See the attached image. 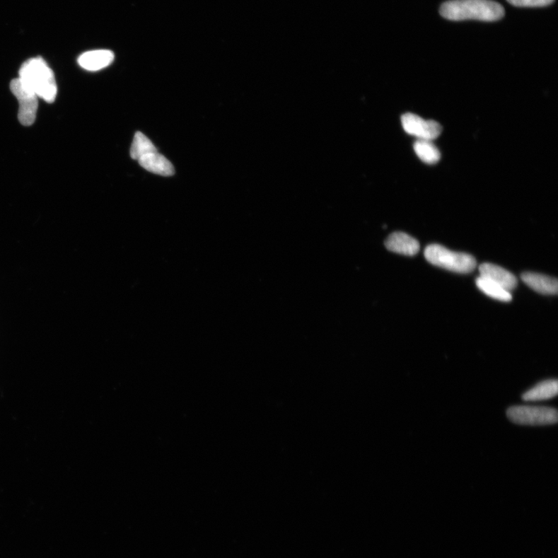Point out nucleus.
<instances>
[{"label": "nucleus", "mask_w": 558, "mask_h": 558, "mask_svg": "<svg viewBox=\"0 0 558 558\" xmlns=\"http://www.w3.org/2000/svg\"><path fill=\"white\" fill-rule=\"evenodd\" d=\"M479 272L480 277L496 282L508 292L513 290L518 284L514 274L496 265L484 263L479 266Z\"/></svg>", "instance_id": "nucleus-8"}, {"label": "nucleus", "mask_w": 558, "mask_h": 558, "mask_svg": "<svg viewBox=\"0 0 558 558\" xmlns=\"http://www.w3.org/2000/svg\"><path fill=\"white\" fill-rule=\"evenodd\" d=\"M11 90L19 102L18 119L23 126L34 124L38 109V97L18 79L11 81Z\"/></svg>", "instance_id": "nucleus-5"}, {"label": "nucleus", "mask_w": 558, "mask_h": 558, "mask_svg": "<svg viewBox=\"0 0 558 558\" xmlns=\"http://www.w3.org/2000/svg\"><path fill=\"white\" fill-rule=\"evenodd\" d=\"M140 165L147 171L161 176H172L175 169L171 163L158 151L147 153L139 159Z\"/></svg>", "instance_id": "nucleus-11"}, {"label": "nucleus", "mask_w": 558, "mask_h": 558, "mask_svg": "<svg viewBox=\"0 0 558 558\" xmlns=\"http://www.w3.org/2000/svg\"><path fill=\"white\" fill-rule=\"evenodd\" d=\"M155 151H158V150L146 136L141 132L135 134L131 148V157L134 160L139 161L147 153Z\"/></svg>", "instance_id": "nucleus-15"}, {"label": "nucleus", "mask_w": 558, "mask_h": 558, "mask_svg": "<svg viewBox=\"0 0 558 558\" xmlns=\"http://www.w3.org/2000/svg\"><path fill=\"white\" fill-rule=\"evenodd\" d=\"M402 124L407 134L417 139L434 141L441 134L442 127L434 120H426L414 113H406L402 117Z\"/></svg>", "instance_id": "nucleus-6"}, {"label": "nucleus", "mask_w": 558, "mask_h": 558, "mask_svg": "<svg viewBox=\"0 0 558 558\" xmlns=\"http://www.w3.org/2000/svg\"><path fill=\"white\" fill-rule=\"evenodd\" d=\"M385 245L390 252L407 256L417 255L420 248L417 240L403 232H395L390 234L386 239Z\"/></svg>", "instance_id": "nucleus-7"}, {"label": "nucleus", "mask_w": 558, "mask_h": 558, "mask_svg": "<svg viewBox=\"0 0 558 558\" xmlns=\"http://www.w3.org/2000/svg\"><path fill=\"white\" fill-rule=\"evenodd\" d=\"M521 279L525 285L540 294H557L558 282L555 278L535 272H524Z\"/></svg>", "instance_id": "nucleus-10"}, {"label": "nucleus", "mask_w": 558, "mask_h": 558, "mask_svg": "<svg viewBox=\"0 0 558 558\" xmlns=\"http://www.w3.org/2000/svg\"><path fill=\"white\" fill-rule=\"evenodd\" d=\"M476 286L483 293L496 299V301L502 302H511L512 301L511 292H508V291L489 279L482 277L477 278Z\"/></svg>", "instance_id": "nucleus-13"}, {"label": "nucleus", "mask_w": 558, "mask_h": 558, "mask_svg": "<svg viewBox=\"0 0 558 558\" xmlns=\"http://www.w3.org/2000/svg\"><path fill=\"white\" fill-rule=\"evenodd\" d=\"M440 13L450 21L476 20L493 22L502 19V5L492 0H451L442 4Z\"/></svg>", "instance_id": "nucleus-1"}, {"label": "nucleus", "mask_w": 558, "mask_h": 558, "mask_svg": "<svg viewBox=\"0 0 558 558\" xmlns=\"http://www.w3.org/2000/svg\"><path fill=\"white\" fill-rule=\"evenodd\" d=\"M558 392L556 379H548L538 383L531 390L523 395V400L527 402H536L554 398Z\"/></svg>", "instance_id": "nucleus-12"}, {"label": "nucleus", "mask_w": 558, "mask_h": 558, "mask_svg": "<svg viewBox=\"0 0 558 558\" xmlns=\"http://www.w3.org/2000/svg\"><path fill=\"white\" fill-rule=\"evenodd\" d=\"M19 79L38 97L48 103L55 101L58 87L53 71L42 58L28 60L22 64Z\"/></svg>", "instance_id": "nucleus-2"}, {"label": "nucleus", "mask_w": 558, "mask_h": 558, "mask_svg": "<svg viewBox=\"0 0 558 558\" xmlns=\"http://www.w3.org/2000/svg\"><path fill=\"white\" fill-rule=\"evenodd\" d=\"M115 60V54L109 50L87 52L79 56L78 63L81 67L91 71L107 68Z\"/></svg>", "instance_id": "nucleus-9"}, {"label": "nucleus", "mask_w": 558, "mask_h": 558, "mask_svg": "<svg viewBox=\"0 0 558 558\" xmlns=\"http://www.w3.org/2000/svg\"><path fill=\"white\" fill-rule=\"evenodd\" d=\"M506 414L513 423L519 425L545 426L557 422V410L545 407L516 406L508 408Z\"/></svg>", "instance_id": "nucleus-4"}, {"label": "nucleus", "mask_w": 558, "mask_h": 558, "mask_svg": "<svg viewBox=\"0 0 558 558\" xmlns=\"http://www.w3.org/2000/svg\"><path fill=\"white\" fill-rule=\"evenodd\" d=\"M424 256L428 262L439 268L460 274H467L476 268L475 258L468 254L451 252L440 245L426 248Z\"/></svg>", "instance_id": "nucleus-3"}, {"label": "nucleus", "mask_w": 558, "mask_h": 558, "mask_svg": "<svg viewBox=\"0 0 558 558\" xmlns=\"http://www.w3.org/2000/svg\"><path fill=\"white\" fill-rule=\"evenodd\" d=\"M506 1L518 7H541L551 5L554 0H506Z\"/></svg>", "instance_id": "nucleus-16"}, {"label": "nucleus", "mask_w": 558, "mask_h": 558, "mask_svg": "<svg viewBox=\"0 0 558 558\" xmlns=\"http://www.w3.org/2000/svg\"><path fill=\"white\" fill-rule=\"evenodd\" d=\"M418 158L428 165L438 163L441 155L433 141L417 139L414 145Z\"/></svg>", "instance_id": "nucleus-14"}]
</instances>
